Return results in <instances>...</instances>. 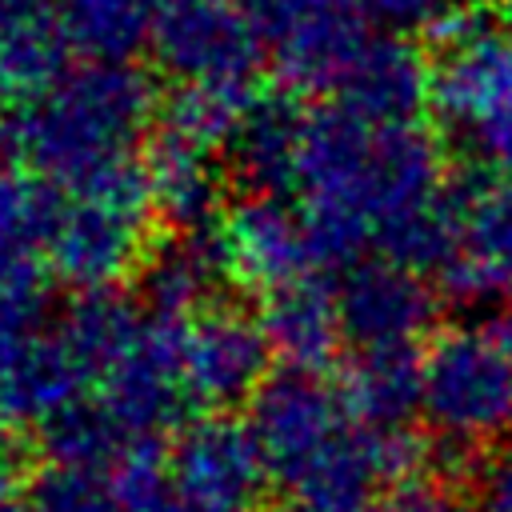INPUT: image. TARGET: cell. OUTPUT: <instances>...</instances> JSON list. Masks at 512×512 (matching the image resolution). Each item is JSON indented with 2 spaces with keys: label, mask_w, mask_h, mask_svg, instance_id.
<instances>
[{
  "label": "cell",
  "mask_w": 512,
  "mask_h": 512,
  "mask_svg": "<svg viewBox=\"0 0 512 512\" xmlns=\"http://www.w3.org/2000/svg\"><path fill=\"white\" fill-rule=\"evenodd\" d=\"M456 244L440 264V292L456 304L500 300L512 288V176L452 180Z\"/></svg>",
  "instance_id": "cell-10"
},
{
  "label": "cell",
  "mask_w": 512,
  "mask_h": 512,
  "mask_svg": "<svg viewBox=\"0 0 512 512\" xmlns=\"http://www.w3.org/2000/svg\"><path fill=\"white\" fill-rule=\"evenodd\" d=\"M304 128H308V112H300L292 92H256L224 152L236 180L248 192L296 188Z\"/></svg>",
  "instance_id": "cell-19"
},
{
  "label": "cell",
  "mask_w": 512,
  "mask_h": 512,
  "mask_svg": "<svg viewBox=\"0 0 512 512\" xmlns=\"http://www.w3.org/2000/svg\"><path fill=\"white\" fill-rule=\"evenodd\" d=\"M144 188L152 212L168 224V232L212 228L224 216V176L216 168V152L168 128H156L144 144Z\"/></svg>",
  "instance_id": "cell-16"
},
{
  "label": "cell",
  "mask_w": 512,
  "mask_h": 512,
  "mask_svg": "<svg viewBox=\"0 0 512 512\" xmlns=\"http://www.w3.org/2000/svg\"><path fill=\"white\" fill-rule=\"evenodd\" d=\"M476 512H512V448L484 464L476 488Z\"/></svg>",
  "instance_id": "cell-30"
},
{
  "label": "cell",
  "mask_w": 512,
  "mask_h": 512,
  "mask_svg": "<svg viewBox=\"0 0 512 512\" xmlns=\"http://www.w3.org/2000/svg\"><path fill=\"white\" fill-rule=\"evenodd\" d=\"M372 512H476V508H468L440 480H400L376 500Z\"/></svg>",
  "instance_id": "cell-29"
},
{
  "label": "cell",
  "mask_w": 512,
  "mask_h": 512,
  "mask_svg": "<svg viewBox=\"0 0 512 512\" xmlns=\"http://www.w3.org/2000/svg\"><path fill=\"white\" fill-rule=\"evenodd\" d=\"M36 436H40L44 460L84 464V468H116L136 448L96 396H84V400L60 408L44 424H36Z\"/></svg>",
  "instance_id": "cell-24"
},
{
  "label": "cell",
  "mask_w": 512,
  "mask_h": 512,
  "mask_svg": "<svg viewBox=\"0 0 512 512\" xmlns=\"http://www.w3.org/2000/svg\"><path fill=\"white\" fill-rule=\"evenodd\" d=\"M152 52L176 84H252L264 64L248 8L232 0H176L152 36Z\"/></svg>",
  "instance_id": "cell-9"
},
{
  "label": "cell",
  "mask_w": 512,
  "mask_h": 512,
  "mask_svg": "<svg viewBox=\"0 0 512 512\" xmlns=\"http://www.w3.org/2000/svg\"><path fill=\"white\" fill-rule=\"evenodd\" d=\"M228 276L232 268L224 256V240L212 224L192 232H168L160 244H148L136 268V288L148 316L184 320L216 304V292L224 288Z\"/></svg>",
  "instance_id": "cell-15"
},
{
  "label": "cell",
  "mask_w": 512,
  "mask_h": 512,
  "mask_svg": "<svg viewBox=\"0 0 512 512\" xmlns=\"http://www.w3.org/2000/svg\"><path fill=\"white\" fill-rule=\"evenodd\" d=\"M464 4H480V0H464Z\"/></svg>",
  "instance_id": "cell-36"
},
{
  "label": "cell",
  "mask_w": 512,
  "mask_h": 512,
  "mask_svg": "<svg viewBox=\"0 0 512 512\" xmlns=\"http://www.w3.org/2000/svg\"><path fill=\"white\" fill-rule=\"evenodd\" d=\"M0 96H4V84H0Z\"/></svg>",
  "instance_id": "cell-37"
},
{
  "label": "cell",
  "mask_w": 512,
  "mask_h": 512,
  "mask_svg": "<svg viewBox=\"0 0 512 512\" xmlns=\"http://www.w3.org/2000/svg\"><path fill=\"white\" fill-rule=\"evenodd\" d=\"M216 232L224 240L232 280L248 288L272 292L320 272L304 208L284 200V192H248L216 220Z\"/></svg>",
  "instance_id": "cell-12"
},
{
  "label": "cell",
  "mask_w": 512,
  "mask_h": 512,
  "mask_svg": "<svg viewBox=\"0 0 512 512\" xmlns=\"http://www.w3.org/2000/svg\"><path fill=\"white\" fill-rule=\"evenodd\" d=\"M48 4L52 0H0V36L20 28V24L48 20Z\"/></svg>",
  "instance_id": "cell-31"
},
{
  "label": "cell",
  "mask_w": 512,
  "mask_h": 512,
  "mask_svg": "<svg viewBox=\"0 0 512 512\" xmlns=\"http://www.w3.org/2000/svg\"><path fill=\"white\" fill-rule=\"evenodd\" d=\"M260 324L272 344V356L284 360L292 372H324L336 356L344 336L336 288H328L316 276H300L292 284H280L264 292Z\"/></svg>",
  "instance_id": "cell-17"
},
{
  "label": "cell",
  "mask_w": 512,
  "mask_h": 512,
  "mask_svg": "<svg viewBox=\"0 0 512 512\" xmlns=\"http://www.w3.org/2000/svg\"><path fill=\"white\" fill-rule=\"evenodd\" d=\"M60 204L56 188L20 164H0V284H44L40 256H48Z\"/></svg>",
  "instance_id": "cell-20"
},
{
  "label": "cell",
  "mask_w": 512,
  "mask_h": 512,
  "mask_svg": "<svg viewBox=\"0 0 512 512\" xmlns=\"http://www.w3.org/2000/svg\"><path fill=\"white\" fill-rule=\"evenodd\" d=\"M500 24L512 32V0H504V16H500Z\"/></svg>",
  "instance_id": "cell-34"
},
{
  "label": "cell",
  "mask_w": 512,
  "mask_h": 512,
  "mask_svg": "<svg viewBox=\"0 0 512 512\" xmlns=\"http://www.w3.org/2000/svg\"><path fill=\"white\" fill-rule=\"evenodd\" d=\"M336 104L376 124H416L432 104V68L404 36H372L336 92Z\"/></svg>",
  "instance_id": "cell-18"
},
{
  "label": "cell",
  "mask_w": 512,
  "mask_h": 512,
  "mask_svg": "<svg viewBox=\"0 0 512 512\" xmlns=\"http://www.w3.org/2000/svg\"><path fill=\"white\" fill-rule=\"evenodd\" d=\"M0 512H28V484H20L8 464H0Z\"/></svg>",
  "instance_id": "cell-32"
},
{
  "label": "cell",
  "mask_w": 512,
  "mask_h": 512,
  "mask_svg": "<svg viewBox=\"0 0 512 512\" xmlns=\"http://www.w3.org/2000/svg\"><path fill=\"white\" fill-rule=\"evenodd\" d=\"M488 332H492L500 344H508V348H512V288H508L500 300H492V320H488Z\"/></svg>",
  "instance_id": "cell-33"
},
{
  "label": "cell",
  "mask_w": 512,
  "mask_h": 512,
  "mask_svg": "<svg viewBox=\"0 0 512 512\" xmlns=\"http://www.w3.org/2000/svg\"><path fill=\"white\" fill-rule=\"evenodd\" d=\"M512 100V32L472 12L444 28V52L432 64V108L468 136Z\"/></svg>",
  "instance_id": "cell-13"
},
{
  "label": "cell",
  "mask_w": 512,
  "mask_h": 512,
  "mask_svg": "<svg viewBox=\"0 0 512 512\" xmlns=\"http://www.w3.org/2000/svg\"><path fill=\"white\" fill-rule=\"evenodd\" d=\"M244 8L264 64L292 96H336L372 44V20L360 0H244Z\"/></svg>",
  "instance_id": "cell-4"
},
{
  "label": "cell",
  "mask_w": 512,
  "mask_h": 512,
  "mask_svg": "<svg viewBox=\"0 0 512 512\" xmlns=\"http://www.w3.org/2000/svg\"><path fill=\"white\" fill-rule=\"evenodd\" d=\"M148 212V188L68 196L48 240V268L76 292L112 288L148 252Z\"/></svg>",
  "instance_id": "cell-5"
},
{
  "label": "cell",
  "mask_w": 512,
  "mask_h": 512,
  "mask_svg": "<svg viewBox=\"0 0 512 512\" xmlns=\"http://www.w3.org/2000/svg\"><path fill=\"white\" fill-rule=\"evenodd\" d=\"M28 512H120L116 480L108 468L44 460L28 480Z\"/></svg>",
  "instance_id": "cell-27"
},
{
  "label": "cell",
  "mask_w": 512,
  "mask_h": 512,
  "mask_svg": "<svg viewBox=\"0 0 512 512\" xmlns=\"http://www.w3.org/2000/svg\"><path fill=\"white\" fill-rule=\"evenodd\" d=\"M368 20L380 24L392 36H416V32H444L464 0H360Z\"/></svg>",
  "instance_id": "cell-28"
},
{
  "label": "cell",
  "mask_w": 512,
  "mask_h": 512,
  "mask_svg": "<svg viewBox=\"0 0 512 512\" xmlns=\"http://www.w3.org/2000/svg\"><path fill=\"white\" fill-rule=\"evenodd\" d=\"M276 512H308V508H300V504H292V508H276Z\"/></svg>",
  "instance_id": "cell-35"
},
{
  "label": "cell",
  "mask_w": 512,
  "mask_h": 512,
  "mask_svg": "<svg viewBox=\"0 0 512 512\" xmlns=\"http://www.w3.org/2000/svg\"><path fill=\"white\" fill-rule=\"evenodd\" d=\"M252 96V84H176V92L160 104V128L212 152H228Z\"/></svg>",
  "instance_id": "cell-25"
},
{
  "label": "cell",
  "mask_w": 512,
  "mask_h": 512,
  "mask_svg": "<svg viewBox=\"0 0 512 512\" xmlns=\"http://www.w3.org/2000/svg\"><path fill=\"white\" fill-rule=\"evenodd\" d=\"M344 336L356 348H416L436 320V288L420 268L392 256H364L336 284Z\"/></svg>",
  "instance_id": "cell-11"
},
{
  "label": "cell",
  "mask_w": 512,
  "mask_h": 512,
  "mask_svg": "<svg viewBox=\"0 0 512 512\" xmlns=\"http://www.w3.org/2000/svg\"><path fill=\"white\" fill-rule=\"evenodd\" d=\"M340 392L356 420L400 428L420 412L424 356L416 348H356Z\"/></svg>",
  "instance_id": "cell-21"
},
{
  "label": "cell",
  "mask_w": 512,
  "mask_h": 512,
  "mask_svg": "<svg viewBox=\"0 0 512 512\" xmlns=\"http://www.w3.org/2000/svg\"><path fill=\"white\" fill-rule=\"evenodd\" d=\"M176 0H56V24L68 48L88 60H128L152 44Z\"/></svg>",
  "instance_id": "cell-22"
},
{
  "label": "cell",
  "mask_w": 512,
  "mask_h": 512,
  "mask_svg": "<svg viewBox=\"0 0 512 512\" xmlns=\"http://www.w3.org/2000/svg\"><path fill=\"white\" fill-rule=\"evenodd\" d=\"M140 324H144V312H136L112 288L76 292V300L56 316V328H60L64 344L84 364V372L92 376V384L132 344V336L140 332Z\"/></svg>",
  "instance_id": "cell-23"
},
{
  "label": "cell",
  "mask_w": 512,
  "mask_h": 512,
  "mask_svg": "<svg viewBox=\"0 0 512 512\" xmlns=\"http://www.w3.org/2000/svg\"><path fill=\"white\" fill-rule=\"evenodd\" d=\"M420 416L452 456L512 432V348L488 328H452L424 352Z\"/></svg>",
  "instance_id": "cell-3"
},
{
  "label": "cell",
  "mask_w": 512,
  "mask_h": 512,
  "mask_svg": "<svg viewBox=\"0 0 512 512\" xmlns=\"http://www.w3.org/2000/svg\"><path fill=\"white\" fill-rule=\"evenodd\" d=\"M352 420L356 416L340 388L324 384L316 372L284 368L256 388L244 424L264 456L268 480L288 492Z\"/></svg>",
  "instance_id": "cell-6"
},
{
  "label": "cell",
  "mask_w": 512,
  "mask_h": 512,
  "mask_svg": "<svg viewBox=\"0 0 512 512\" xmlns=\"http://www.w3.org/2000/svg\"><path fill=\"white\" fill-rule=\"evenodd\" d=\"M112 480H116L120 512H212L176 484V476L156 444L132 448L112 468Z\"/></svg>",
  "instance_id": "cell-26"
},
{
  "label": "cell",
  "mask_w": 512,
  "mask_h": 512,
  "mask_svg": "<svg viewBox=\"0 0 512 512\" xmlns=\"http://www.w3.org/2000/svg\"><path fill=\"white\" fill-rule=\"evenodd\" d=\"M320 268L368 252L440 272L456 244V192L440 140L420 124H376L344 104L308 112L296 164Z\"/></svg>",
  "instance_id": "cell-1"
},
{
  "label": "cell",
  "mask_w": 512,
  "mask_h": 512,
  "mask_svg": "<svg viewBox=\"0 0 512 512\" xmlns=\"http://www.w3.org/2000/svg\"><path fill=\"white\" fill-rule=\"evenodd\" d=\"M164 460L176 484L212 512H252L268 480L248 424H236L228 416H200L176 428Z\"/></svg>",
  "instance_id": "cell-14"
},
{
  "label": "cell",
  "mask_w": 512,
  "mask_h": 512,
  "mask_svg": "<svg viewBox=\"0 0 512 512\" xmlns=\"http://www.w3.org/2000/svg\"><path fill=\"white\" fill-rule=\"evenodd\" d=\"M176 360L192 408L220 412L256 396V388L268 380L272 344L260 316L216 300L176 320Z\"/></svg>",
  "instance_id": "cell-7"
},
{
  "label": "cell",
  "mask_w": 512,
  "mask_h": 512,
  "mask_svg": "<svg viewBox=\"0 0 512 512\" xmlns=\"http://www.w3.org/2000/svg\"><path fill=\"white\" fill-rule=\"evenodd\" d=\"M96 400L136 448L156 444L160 432H172L192 408L176 360V320L144 312L132 344L100 372Z\"/></svg>",
  "instance_id": "cell-8"
},
{
  "label": "cell",
  "mask_w": 512,
  "mask_h": 512,
  "mask_svg": "<svg viewBox=\"0 0 512 512\" xmlns=\"http://www.w3.org/2000/svg\"><path fill=\"white\" fill-rule=\"evenodd\" d=\"M152 80L128 60H84L0 112V152L64 196L144 188Z\"/></svg>",
  "instance_id": "cell-2"
}]
</instances>
